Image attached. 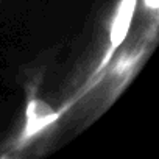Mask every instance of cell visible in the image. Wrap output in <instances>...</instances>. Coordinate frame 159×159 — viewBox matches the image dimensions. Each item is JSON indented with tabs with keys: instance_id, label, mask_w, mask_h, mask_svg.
<instances>
[{
	"instance_id": "cell-4",
	"label": "cell",
	"mask_w": 159,
	"mask_h": 159,
	"mask_svg": "<svg viewBox=\"0 0 159 159\" xmlns=\"http://www.w3.org/2000/svg\"><path fill=\"white\" fill-rule=\"evenodd\" d=\"M143 7L145 11L151 16L150 25L147 27L145 34L156 39L157 38V10H159V0H143Z\"/></svg>"
},
{
	"instance_id": "cell-2",
	"label": "cell",
	"mask_w": 159,
	"mask_h": 159,
	"mask_svg": "<svg viewBox=\"0 0 159 159\" xmlns=\"http://www.w3.org/2000/svg\"><path fill=\"white\" fill-rule=\"evenodd\" d=\"M154 42H156L154 39L143 34V38L136 41L134 45L133 44L126 45L125 50L119 56L116 55L112 58L103 78L97 84V88H103V92L100 97V100H102L100 112H103L108 106H111L114 103V100L125 91V88L129 84V81L136 76L139 67L143 64V61L148 55V48H151V45Z\"/></svg>"
},
{
	"instance_id": "cell-3",
	"label": "cell",
	"mask_w": 159,
	"mask_h": 159,
	"mask_svg": "<svg viewBox=\"0 0 159 159\" xmlns=\"http://www.w3.org/2000/svg\"><path fill=\"white\" fill-rule=\"evenodd\" d=\"M62 117L59 109H53L48 106L44 100L39 98L36 92V86H33L28 91L27 106H25V119L22 129L16 136V139L11 143V148L16 151H20L27 147H30L36 139L44 136L59 119Z\"/></svg>"
},
{
	"instance_id": "cell-1",
	"label": "cell",
	"mask_w": 159,
	"mask_h": 159,
	"mask_svg": "<svg viewBox=\"0 0 159 159\" xmlns=\"http://www.w3.org/2000/svg\"><path fill=\"white\" fill-rule=\"evenodd\" d=\"M137 2L139 0H119L116 10L111 16V22H109V33H108V44L106 48L103 52V55L100 56L98 62L95 64V67L92 69V72L89 73V76L86 78V81L83 83V86L80 88L73 97H70L62 106H61V114L64 116L69 109H72V106H75L80 100H83L84 97H88L91 92L95 91L97 84L100 83V80L103 78L109 62L112 61V58L117 55L119 48L125 45L129 30H131V24L136 14V8H137Z\"/></svg>"
}]
</instances>
